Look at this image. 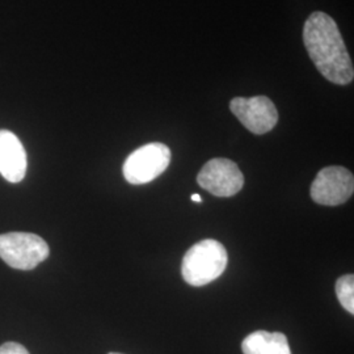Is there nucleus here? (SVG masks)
Wrapping results in <instances>:
<instances>
[{"instance_id": "obj_5", "label": "nucleus", "mask_w": 354, "mask_h": 354, "mask_svg": "<svg viewBox=\"0 0 354 354\" xmlns=\"http://www.w3.org/2000/svg\"><path fill=\"white\" fill-rule=\"evenodd\" d=\"M354 192L353 174L345 167L330 165L323 168L311 185V198L324 206H337L345 203Z\"/></svg>"}, {"instance_id": "obj_9", "label": "nucleus", "mask_w": 354, "mask_h": 354, "mask_svg": "<svg viewBox=\"0 0 354 354\" xmlns=\"http://www.w3.org/2000/svg\"><path fill=\"white\" fill-rule=\"evenodd\" d=\"M243 354H291L288 337L281 332L256 330L241 342Z\"/></svg>"}, {"instance_id": "obj_10", "label": "nucleus", "mask_w": 354, "mask_h": 354, "mask_svg": "<svg viewBox=\"0 0 354 354\" xmlns=\"http://www.w3.org/2000/svg\"><path fill=\"white\" fill-rule=\"evenodd\" d=\"M336 295L342 307L354 314V276L345 274L336 281Z\"/></svg>"}, {"instance_id": "obj_1", "label": "nucleus", "mask_w": 354, "mask_h": 354, "mask_svg": "<svg viewBox=\"0 0 354 354\" xmlns=\"http://www.w3.org/2000/svg\"><path fill=\"white\" fill-rule=\"evenodd\" d=\"M306 50L317 71L333 84L346 86L354 79L349 51L336 21L322 11L311 13L304 28Z\"/></svg>"}, {"instance_id": "obj_4", "label": "nucleus", "mask_w": 354, "mask_h": 354, "mask_svg": "<svg viewBox=\"0 0 354 354\" xmlns=\"http://www.w3.org/2000/svg\"><path fill=\"white\" fill-rule=\"evenodd\" d=\"M169 163V147L165 143L153 142L131 152L124 163L122 172L127 183L133 185H142L151 183L152 180L160 176Z\"/></svg>"}, {"instance_id": "obj_8", "label": "nucleus", "mask_w": 354, "mask_h": 354, "mask_svg": "<svg viewBox=\"0 0 354 354\" xmlns=\"http://www.w3.org/2000/svg\"><path fill=\"white\" fill-rule=\"evenodd\" d=\"M26 174V152L10 130H0V175L10 183H20Z\"/></svg>"}, {"instance_id": "obj_11", "label": "nucleus", "mask_w": 354, "mask_h": 354, "mask_svg": "<svg viewBox=\"0 0 354 354\" xmlns=\"http://www.w3.org/2000/svg\"><path fill=\"white\" fill-rule=\"evenodd\" d=\"M0 354H29V352L21 344L10 342L0 346Z\"/></svg>"}, {"instance_id": "obj_13", "label": "nucleus", "mask_w": 354, "mask_h": 354, "mask_svg": "<svg viewBox=\"0 0 354 354\" xmlns=\"http://www.w3.org/2000/svg\"><path fill=\"white\" fill-rule=\"evenodd\" d=\"M108 354H122V353H115V352H112V353H108Z\"/></svg>"}, {"instance_id": "obj_6", "label": "nucleus", "mask_w": 354, "mask_h": 354, "mask_svg": "<svg viewBox=\"0 0 354 354\" xmlns=\"http://www.w3.org/2000/svg\"><path fill=\"white\" fill-rule=\"evenodd\" d=\"M197 183L213 196L232 197L243 188L244 176L235 162L226 158H215L203 165Z\"/></svg>"}, {"instance_id": "obj_7", "label": "nucleus", "mask_w": 354, "mask_h": 354, "mask_svg": "<svg viewBox=\"0 0 354 354\" xmlns=\"http://www.w3.org/2000/svg\"><path fill=\"white\" fill-rule=\"evenodd\" d=\"M230 109L244 127L257 136L269 133L279 122L276 105L266 96L235 97L230 102Z\"/></svg>"}, {"instance_id": "obj_12", "label": "nucleus", "mask_w": 354, "mask_h": 354, "mask_svg": "<svg viewBox=\"0 0 354 354\" xmlns=\"http://www.w3.org/2000/svg\"><path fill=\"white\" fill-rule=\"evenodd\" d=\"M192 201H194V203H203V197L200 196V194H197V193H194V194H192Z\"/></svg>"}, {"instance_id": "obj_2", "label": "nucleus", "mask_w": 354, "mask_h": 354, "mask_svg": "<svg viewBox=\"0 0 354 354\" xmlns=\"http://www.w3.org/2000/svg\"><path fill=\"white\" fill-rule=\"evenodd\" d=\"M227 261V251L222 243L205 239L192 245L185 253L181 274L192 286H205L223 274Z\"/></svg>"}, {"instance_id": "obj_3", "label": "nucleus", "mask_w": 354, "mask_h": 354, "mask_svg": "<svg viewBox=\"0 0 354 354\" xmlns=\"http://www.w3.org/2000/svg\"><path fill=\"white\" fill-rule=\"evenodd\" d=\"M50 253L48 243L36 234L7 232L0 235V259L13 269L32 270Z\"/></svg>"}]
</instances>
